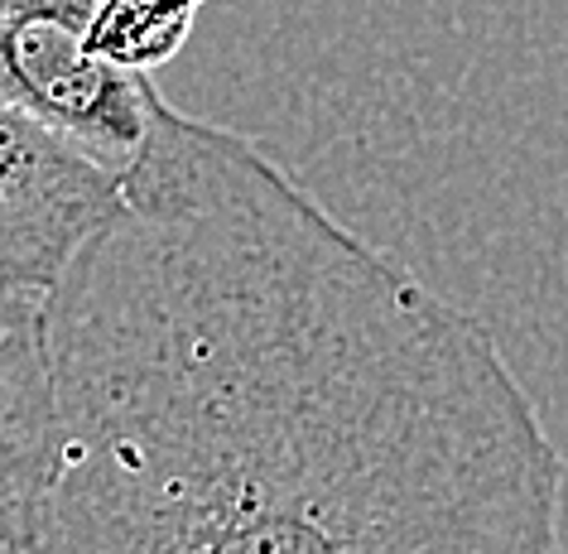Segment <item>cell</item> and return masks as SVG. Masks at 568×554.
<instances>
[{"instance_id": "obj_3", "label": "cell", "mask_w": 568, "mask_h": 554, "mask_svg": "<svg viewBox=\"0 0 568 554\" xmlns=\"http://www.w3.org/2000/svg\"><path fill=\"white\" fill-rule=\"evenodd\" d=\"M150 97L154 78L88 53L82 24L0 16V102L73 140L116 174L145 145Z\"/></svg>"}, {"instance_id": "obj_5", "label": "cell", "mask_w": 568, "mask_h": 554, "mask_svg": "<svg viewBox=\"0 0 568 554\" xmlns=\"http://www.w3.org/2000/svg\"><path fill=\"white\" fill-rule=\"evenodd\" d=\"M203 6L207 0H97L82 24V44L125 73H154L179 59Z\"/></svg>"}, {"instance_id": "obj_2", "label": "cell", "mask_w": 568, "mask_h": 554, "mask_svg": "<svg viewBox=\"0 0 568 554\" xmlns=\"http://www.w3.org/2000/svg\"><path fill=\"white\" fill-rule=\"evenodd\" d=\"M121 208L116 169L0 102V290L49 294Z\"/></svg>"}, {"instance_id": "obj_6", "label": "cell", "mask_w": 568, "mask_h": 554, "mask_svg": "<svg viewBox=\"0 0 568 554\" xmlns=\"http://www.w3.org/2000/svg\"><path fill=\"white\" fill-rule=\"evenodd\" d=\"M97 0H0V16H53L68 24H88Z\"/></svg>"}, {"instance_id": "obj_1", "label": "cell", "mask_w": 568, "mask_h": 554, "mask_svg": "<svg viewBox=\"0 0 568 554\" xmlns=\"http://www.w3.org/2000/svg\"><path fill=\"white\" fill-rule=\"evenodd\" d=\"M49 290L59 467L0 554H554L568 463L496 333L154 88Z\"/></svg>"}, {"instance_id": "obj_4", "label": "cell", "mask_w": 568, "mask_h": 554, "mask_svg": "<svg viewBox=\"0 0 568 554\" xmlns=\"http://www.w3.org/2000/svg\"><path fill=\"white\" fill-rule=\"evenodd\" d=\"M59 467L49 294L0 290V540L20 545Z\"/></svg>"}]
</instances>
